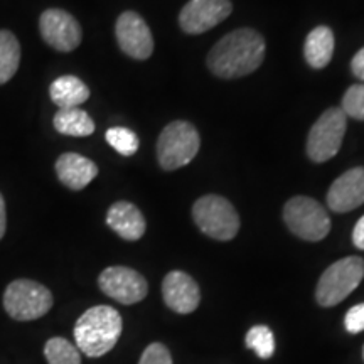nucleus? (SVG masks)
<instances>
[{
  "mask_svg": "<svg viewBox=\"0 0 364 364\" xmlns=\"http://www.w3.org/2000/svg\"><path fill=\"white\" fill-rule=\"evenodd\" d=\"M265 59V39L255 29H236L226 34L208 54V68L225 80L241 78L257 71Z\"/></svg>",
  "mask_w": 364,
  "mask_h": 364,
  "instance_id": "1",
  "label": "nucleus"
},
{
  "mask_svg": "<svg viewBox=\"0 0 364 364\" xmlns=\"http://www.w3.org/2000/svg\"><path fill=\"white\" fill-rule=\"evenodd\" d=\"M122 331H124V321L117 309L95 306L76 321V348L88 358H100L115 348Z\"/></svg>",
  "mask_w": 364,
  "mask_h": 364,
  "instance_id": "2",
  "label": "nucleus"
},
{
  "mask_svg": "<svg viewBox=\"0 0 364 364\" xmlns=\"http://www.w3.org/2000/svg\"><path fill=\"white\" fill-rule=\"evenodd\" d=\"M364 279V260L359 257H346L332 263L318 279L316 299L318 306L334 307L348 299Z\"/></svg>",
  "mask_w": 364,
  "mask_h": 364,
  "instance_id": "3",
  "label": "nucleus"
},
{
  "mask_svg": "<svg viewBox=\"0 0 364 364\" xmlns=\"http://www.w3.org/2000/svg\"><path fill=\"white\" fill-rule=\"evenodd\" d=\"M53 304V294L48 287L34 280H14L4 292V309L14 321L29 322L41 318L51 311Z\"/></svg>",
  "mask_w": 364,
  "mask_h": 364,
  "instance_id": "4",
  "label": "nucleus"
},
{
  "mask_svg": "<svg viewBox=\"0 0 364 364\" xmlns=\"http://www.w3.org/2000/svg\"><path fill=\"white\" fill-rule=\"evenodd\" d=\"M193 218L199 230L218 241L233 240L240 231V216L226 198L208 194L193 206Z\"/></svg>",
  "mask_w": 364,
  "mask_h": 364,
  "instance_id": "5",
  "label": "nucleus"
},
{
  "mask_svg": "<svg viewBox=\"0 0 364 364\" xmlns=\"http://www.w3.org/2000/svg\"><path fill=\"white\" fill-rule=\"evenodd\" d=\"M201 147L198 130L189 122H172L157 140V159L164 171H176L188 166Z\"/></svg>",
  "mask_w": 364,
  "mask_h": 364,
  "instance_id": "6",
  "label": "nucleus"
},
{
  "mask_svg": "<svg viewBox=\"0 0 364 364\" xmlns=\"http://www.w3.org/2000/svg\"><path fill=\"white\" fill-rule=\"evenodd\" d=\"M284 221L295 236L306 241H321L331 231V218L324 206L307 196H295L287 201Z\"/></svg>",
  "mask_w": 364,
  "mask_h": 364,
  "instance_id": "7",
  "label": "nucleus"
},
{
  "mask_svg": "<svg viewBox=\"0 0 364 364\" xmlns=\"http://www.w3.org/2000/svg\"><path fill=\"white\" fill-rule=\"evenodd\" d=\"M348 129V117L341 108H329L318 117L307 136V156L312 162L331 161L339 152Z\"/></svg>",
  "mask_w": 364,
  "mask_h": 364,
  "instance_id": "8",
  "label": "nucleus"
},
{
  "mask_svg": "<svg viewBox=\"0 0 364 364\" xmlns=\"http://www.w3.org/2000/svg\"><path fill=\"white\" fill-rule=\"evenodd\" d=\"M41 38L59 53H71L81 44L83 31L80 22L63 9H48L39 17Z\"/></svg>",
  "mask_w": 364,
  "mask_h": 364,
  "instance_id": "9",
  "label": "nucleus"
},
{
  "mask_svg": "<svg viewBox=\"0 0 364 364\" xmlns=\"http://www.w3.org/2000/svg\"><path fill=\"white\" fill-rule=\"evenodd\" d=\"M98 285L108 297L132 306L147 297L149 284L139 272L129 267H108L100 273Z\"/></svg>",
  "mask_w": 364,
  "mask_h": 364,
  "instance_id": "10",
  "label": "nucleus"
},
{
  "mask_svg": "<svg viewBox=\"0 0 364 364\" xmlns=\"http://www.w3.org/2000/svg\"><path fill=\"white\" fill-rule=\"evenodd\" d=\"M117 43L132 59H149L154 53V38L147 22L134 11H127L117 19Z\"/></svg>",
  "mask_w": 364,
  "mask_h": 364,
  "instance_id": "11",
  "label": "nucleus"
},
{
  "mask_svg": "<svg viewBox=\"0 0 364 364\" xmlns=\"http://www.w3.org/2000/svg\"><path fill=\"white\" fill-rule=\"evenodd\" d=\"M231 11V0H189L179 14V26L186 34H203L225 21Z\"/></svg>",
  "mask_w": 364,
  "mask_h": 364,
  "instance_id": "12",
  "label": "nucleus"
},
{
  "mask_svg": "<svg viewBox=\"0 0 364 364\" xmlns=\"http://www.w3.org/2000/svg\"><path fill=\"white\" fill-rule=\"evenodd\" d=\"M162 297L166 306L177 314H191L201 302V290L193 277L174 270L166 275L162 282Z\"/></svg>",
  "mask_w": 364,
  "mask_h": 364,
  "instance_id": "13",
  "label": "nucleus"
},
{
  "mask_svg": "<svg viewBox=\"0 0 364 364\" xmlns=\"http://www.w3.org/2000/svg\"><path fill=\"white\" fill-rule=\"evenodd\" d=\"M364 204V167H354L332 182L327 206L334 213H349Z\"/></svg>",
  "mask_w": 364,
  "mask_h": 364,
  "instance_id": "14",
  "label": "nucleus"
},
{
  "mask_svg": "<svg viewBox=\"0 0 364 364\" xmlns=\"http://www.w3.org/2000/svg\"><path fill=\"white\" fill-rule=\"evenodd\" d=\"M56 174L63 186L71 191H81L98 176V166L88 157L68 152L56 161Z\"/></svg>",
  "mask_w": 364,
  "mask_h": 364,
  "instance_id": "15",
  "label": "nucleus"
},
{
  "mask_svg": "<svg viewBox=\"0 0 364 364\" xmlns=\"http://www.w3.org/2000/svg\"><path fill=\"white\" fill-rule=\"evenodd\" d=\"M107 225L127 241L140 240L147 230V223L139 208L129 201L112 204L107 213Z\"/></svg>",
  "mask_w": 364,
  "mask_h": 364,
  "instance_id": "16",
  "label": "nucleus"
},
{
  "mask_svg": "<svg viewBox=\"0 0 364 364\" xmlns=\"http://www.w3.org/2000/svg\"><path fill=\"white\" fill-rule=\"evenodd\" d=\"M332 54H334V34L331 27L318 26L312 29L304 44V56L309 66L314 70H322L331 63Z\"/></svg>",
  "mask_w": 364,
  "mask_h": 364,
  "instance_id": "17",
  "label": "nucleus"
},
{
  "mask_svg": "<svg viewBox=\"0 0 364 364\" xmlns=\"http://www.w3.org/2000/svg\"><path fill=\"white\" fill-rule=\"evenodd\" d=\"M49 97L59 108H76L90 98V88L78 76H59L49 86Z\"/></svg>",
  "mask_w": 364,
  "mask_h": 364,
  "instance_id": "18",
  "label": "nucleus"
},
{
  "mask_svg": "<svg viewBox=\"0 0 364 364\" xmlns=\"http://www.w3.org/2000/svg\"><path fill=\"white\" fill-rule=\"evenodd\" d=\"M54 129L70 136H88L95 132V122L81 108H59L53 118Z\"/></svg>",
  "mask_w": 364,
  "mask_h": 364,
  "instance_id": "19",
  "label": "nucleus"
},
{
  "mask_svg": "<svg viewBox=\"0 0 364 364\" xmlns=\"http://www.w3.org/2000/svg\"><path fill=\"white\" fill-rule=\"evenodd\" d=\"M21 44L11 31H0V85L12 80L19 70Z\"/></svg>",
  "mask_w": 364,
  "mask_h": 364,
  "instance_id": "20",
  "label": "nucleus"
},
{
  "mask_svg": "<svg viewBox=\"0 0 364 364\" xmlns=\"http://www.w3.org/2000/svg\"><path fill=\"white\" fill-rule=\"evenodd\" d=\"M48 364H81L80 349L65 338H51L44 346Z\"/></svg>",
  "mask_w": 364,
  "mask_h": 364,
  "instance_id": "21",
  "label": "nucleus"
},
{
  "mask_svg": "<svg viewBox=\"0 0 364 364\" xmlns=\"http://www.w3.org/2000/svg\"><path fill=\"white\" fill-rule=\"evenodd\" d=\"M245 343L260 359H270L275 353V336L268 326H253L247 332Z\"/></svg>",
  "mask_w": 364,
  "mask_h": 364,
  "instance_id": "22",
  "label": "nucleus"
},
{
  "mask_svg": "<svg viewBox=\"0 0 364 364\" xmlns=\"http://www.w3.org/2000/svg\"><path fill=\"white\" fill-rule=\"evenodd\" d=\"M107 142L112 145L113 149L117 150L122 156L130 157L139 150V136L134 130L124 129V127H113V129L107 130V135H105Z\"/></svg>",
  "mask_w": 364,
  "mask_h": 364,
  "instance_id": "23",
  "label": "nucleus"
},
{
  "mask_svg": "<svg viewBox=\"0 0 364 364\" xmlns=\"http://www.w3.org/2000/svg\"><path fill=\"white\" fill-rule=\"evenodd\" d=\"M341 110L346 113V117L364 120V85L349 86L343 97Z\"/></svg>",
  "mask_w": 364,
  "mask_h": 364,
  "instance_id": "24",
  "label": "nucleus"
},
{
  "mask_svg": "<svg viewBox=\"0 0 364 364\" xmlns=\"http://www.w3.org/2000/svg\"><path fill=\"white\" fill-rule=\"evenodd\" d=\"M139 364H172L169 349L161 343H152L145 348Z\"/></svg>",
  "mask_w": 364,
  "mask_h": 364,
  "instance_id": "25",
  "label": "nucleus"
},
{
  "mask_svg": "<svg viewBox=\"0 0 364 364\" xmlns=\"http://www.w3.org/2000/svg\"><path fill=\"white\" fill-rule=\"evenodd\" d=\"M344 327L349 334H358L364 331V304L351 307L344 317Z\"/></svg>",
  "mask_w": 364,
  "mask_h": 364,
  "instance_id": "26",
  "label": "nucleus"
},
{
  "mask_svg": "<svg viewBox=\"0 0 364 364\" xmlns=\"http://www.w3.org/2000/svg\"><path fill=\"white\" fill-rule=\"evenodd\" d=\"M351 71L354 73L356 78L364 81V48L359 49V51L354 54L351 61Z\"/></svg>",
  "mask_w": 364,
  "mask_h": 364,
  "instance_id": "27",
  "label": "nucleus"
},
{
  "mask_svg": "<svg viewBox=\"0 0 364 364\" xmlns=\"http://www.w3.org/2000/svg\"><path fill=\"white\" fill-rule=\"evenodd\" d=\"M353 243L359 250H364V216L356 223L353 230Z\"/></svg>",
  "mask_w": 364,
  "mask_h": 364,
  "instance_id": "28",
  "label": "nucleus"
},
{
  "mask_svg": "<svg viewBox=\"0 0 364 364\" xmlns=\"http://www.w3.org/2000/svg\"><path fill=\"white\" fill-rule=\"evenodd\" d=\"M7 230V213H6V201H4L2 194H0V240L4 238Z\"/></svg>",
  "mask_w": 364,
  "mask_h": 364,
  "instance_id": "29",
  "label": "nucleus"
},
{
  "mask_svg": "<svg viewBox=\"0 0 364 364\" xmlns=\"http://www.w3.org/2000/svg\"><path fill=\"white\" fill-rule=\"evenodd\" d=\"M363 356H364V349H363Z\"/></svg>",
  "mask_w": 364,
  "mask_h": 364,
  "instance_id": "30",
  "label": "nucleus"
}]
</instances>
